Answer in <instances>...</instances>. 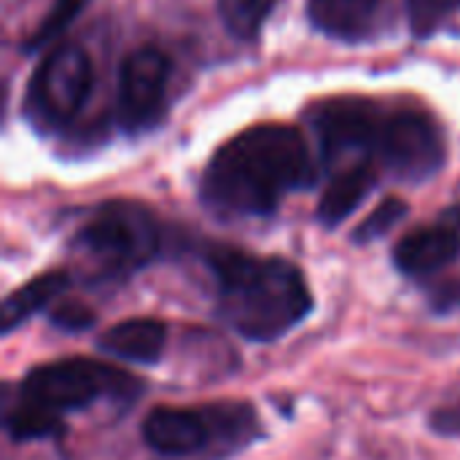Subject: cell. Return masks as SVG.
Wrapping results in <instances>:
<instances>
[{"mask_svg":"<svg viewBox=\"0 0 460 460\" xmlns=\"http://www.w3.org/2000/svg\"><path fill=\"white\" fill-rule=\"evenodd\" d=\"M213 426L205 412L186 407H154L143 420V439L151 450L170 458L194 456L208 447Z\"/></svg>","mask_w":460,"mask_h":460,"instance_id":"9c48e42d","label":"cell"},{"mask_svg":"<svg viewBox=\"0 0 460 460\" xmlns=\"http://www.w3.org/2000/svg\"><path fill=\"white\" fill-rule=\"evenodd\" d=\"M377 8L380 0H307L313 27L340 40L364 38Z\"/></svg>","mask_w":460,"mask_h":460,"instance_id":"7c38bea8","label":"cell"},{"mask_svg":"<svg viewBox=\"0 0 460 460\" xmlns=\"http://www.w3.org/2000/svg\"><path fill=\"white\" fill-rule=\"evenodd\" d=\"M129 388L132 380L127 375L92 358H59L40 364L22 385L24 399L51 412L84 410L102 396L127 394Z\"/></svg>","mask_w":460,"mask_h":460,"instance_id":"3957f363","label":"cell"},{"mask_svg":"<svg viewBox=\"0 0 460 460\" xmlns=\"http://www.w3.org/2000/svg\"><path fill=\"white\" fill-rule=\"evenodd\" d=\"M49 321H51V326L75 334V332L92 329L97 318H94V313L86 305H81V302H65V305H57V310H51V318Z\"/></svg>","mask_w":460,"mask_h":460,"instance_id":"ffe728a7","label":"cell"},{"mask_svg":"<svg viewBox=\"0 0 460 460\" xmlns=\"http://www.w3.org/2000/svg\"><path fill=\"white\" fill-rule=\"evenodd\" d=\"M210 267L224 321L253 342H272L288 334L313 307L305 275L286 259L216 248Z\"/></svg>","mask_w":460,"mask_h":460,"instance_id":"7a4b0ae2","label":"cell"},{"mask_svg":"<svg viewBox=\"0 0 460 460\" xmlns=\"http://www.w3.org/2000/svg\"><path fill=\"white\" fill-rule=\"evenodd\" d=\"M89 5V0H54L51 8L43 13L40 24L35 27V32L27 38L24 49H38L54 38H59L65 32V27H70V22Z\"/></svg>","mask_w":460,"mask_h":460,"instance_id":"e0dca14e","label":"cell"},{"mask_svg":"<svg viewBox=\"0 0 460 460\" xmlns=\"http://www.w3.org/2000/svg\"><path fill=\"white\" fill-rule=\"evenodd\" d=\"M275 3L278 0H221L218 13H221L224 27L229 30V35L248 43V40L259 38Z\"/></svg>","mask_w":460,"mask_h":460,"instance_id":"2e32d148","label":"cell"},{"mask_svg":"<svg viewBox=\"0 0 460 460\" xmlns=\"http://www.w3.org/2000/svg\"><path fill=\"white\" fill-rule=\"evenodd\" d=\"M78 245L111 270H129L156 253L159 229L135 205H108L78 232Z\"/></svg>","mask_w":460,"mask_h":460,"instance_id":"5b68a950","label":"cell"},{"mask_svg":"<svg viewBox=\"0 0 460 460\" xmlns=\"http://www.w3.org/2000/svg\"><path fill=\"white\" fill-rule=\"evenodd\" d=\"M92 59L78 43H59L35 70L30 108L46 127L70 124L92 92Z\"/></svg>","mask_w":460,"mask_h":460,"instance_id":"277c9868","label":"cell"},{"mask_svg":"<svg viewBox=\"0 0 460 460\" xmlns=\"http://www.w3.org/2000/svg\"><path fill=\"white\" fill-rule=\"evenodd\" d=\"M377 156L402 181H426L445 164V135L423 111H396L383 119Z\"/></svg>","mask_w":460,"mask_h":460,"instance_id":"8992f818","label":"cell"},{"mask_svg":"<svg viewBox=\"0 0 460 460\" xmlns=\"http://www.w3.org/2000/svg\"><path fill=\"white\" fill-rule=\"evenodd\" d=\"M460 256V234L453 226H423L399 240L394 261L404 275H431Z\"/></svg>","mask_w":460,"mask_h":460,"instance_id":"30bf717a","label":"cell"},{"mask_svg":"<svg viewBox=\"0 0 460 460\" xmlns=\"http://www.w3.org/2000/svg\"><path fill=\"white\" fill-rule=\"evenodd\" d=\"M70 283V275L65 270H51L46 275H38L35 280L19 286L13 294L5 296L3 307H0V332L11 334L19 323H24L30 315H35L38 310H43L46 305H51Z\"/></svg>","mask_w":460,"mask_h":460,"instance_id":"5bb4252c","label":"cell"},{"mask_svg":"<svg viewBox=\"0 0 460 460\" xmlns=\"http://www.w3.org/2000/svg\"><path fill=\"white\" fill-rule=\"evenodd\" d=\"M313 181L315 164L302 132L288 124H256L213 154L202 199L229 216H270L286 194Z\"/></svg>","mask_w":460,"mask_h":460,"instance_id":"6da1fadb","label":"cell"},{"mask_svg":"<svg viewBox=\"0 0 460 460\" xmlns=\"http://www.w3.org/2000/svg\"><path fill=\"white\" fill-rule=\"evenodd\" d=\"M380 111L356 97L326 100L313 113V129L321 140L326 162H340L350 156L377 154V140L383 129Z\"/></svg>","mask_w":460,"mask_h":460,"instance_id":"52a82bcc","label":"cell"},{"mask_svg":"<svg viewBox=\"0 0 460 460\" xmlns=\"http://www.w3.org/2000/svg\"><path fill=\"white\" fill-rule=\"evenodd\" d=\"M410 213V208H407V202L404 199H399V197H388V199H383L367 218H364V224L356 229V234H353V240L356 243H372V240H380V237H385L404 216Z\"/></svg>","mask_w":460,"mask_h":460,"instance_id":"ac0fdd59","label":"cell"},{"mask_svg":"<svg viewBox=\"0 0 460 460\" xmlns=\"http://www.w3.org/2000/svg\"><path fill=\"white\" fill-rule=\"evenodd\" d=\"M458 8L460 0H407L410 27L418 38H426Z\"/></svg>","mask_w":460,"mask_h":460,"instance_id":"d6986e66","label":"cell"},{"mask_svg":"<svg viewBox=\"0 0 460 460\" xmlns=\"http://www.w3.org/2000/svg\"><path fill=\"white\" fill-rule=\"evenodd\" d=\"M170 59L159 49L132 51L119 73V113L127 129H143L164 111Z\"/></svg>","mask_w":460,"mask_h":460,"instance_id":"ba28073f","label":"cell"},{"mask_svg":"<svg viewBox=\"0 0 460 460\" xmlns=\"http://www.w3.org/2000/svg\"><path fill=\"white\" fill-rule=\"evenodd\" d=\"M167 345V326L156 318H129L111 326L97 348L132 364H156Z\"/></svg>","mask_w":460,"mask_h":460,"instance_id":"8fae6325","label":"cell"},{"mask_svg":"<svg viewBox=\"0 0 460 460\" xmlns=\"http://www.w3.org/2000/svg\"><path fill=\"white\" fill-rule=\"evenodd\" d=\"M62 431L59 412H51L30 399L24 404L5 412V434L13 442H32V439H49Z\"/></svg>","mask_w":460,"mask_h":460,"instance_id":"9a60e30c","label":"cell"},{"mask_svg":"<svg viewBox=\"0 0 460 460\" xmlns=\"http://www.w3.org/2000/svg\"><path fill=\"white\" fill-rule=\"evenodd\" d=\"M375 186V170L369 162L350 164L345 167L323 191L321 205H318V221L323 226H337L342 224L372 191Z\"/></svg>","mask_w":460,"mask_h":460,"instance_id":"4fadbf2b","label":"cell"}]
</instances>
